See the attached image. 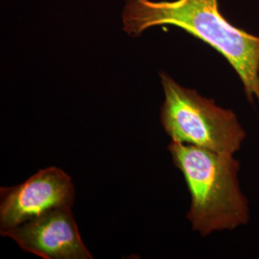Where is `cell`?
Masks as SVG:
<instances>
[{"label": "cell", "instance_id": "cell-1", "mask_svg": "<svg viewBox=\"0 0 259 259\" xmlns=\"http://www.w3.org/2000/svg\"><path fill=\"white\" fill-rule=\"evenodd\" d=\"M122 23L132 37L155 26L183 29L219 52L240 78L249 103L259 104V37L226 19L218 0H126Z\"/></svg>", "mask_w": 259, "mask_h": 259}, {"label": "cell", "instance_id": "cell-2", "mask_svg": "<svg viewBox=\"0 0 259 259\" xmlns=\"http://www.w3.org/2000/svg\"><path fill=\"white\" fill-rule=\"evenodd\" d=\"M167 148L190 193L186 217L193 231L205 237L248 225L250 204L239 185L240 161L234 155L174 140Z\"/></svg>", "mask_w": 259, "mask_h": 259}, {"label": "cell", "instance_id": "cell-3", "mask_svg": "<svg viewBox=\"0 0 259 259\" xmlns=\"http://www.w3.org/2000/svg\"><path fill=\"white\" fill-rule=\"evenodd\" d=\"M164 93L160 123L171 140L222 154L235 155L246 139L236 113L159 73Z\"/></svg>", "mask_w": 259, "mask_h": 259}, {"label": "cell", "instance_id": "cell-4", "mask_svg": "<svg viewBox=\"0 0 259 259\" xmlns=\"http://www.w3.org/2000/svg\"><path fill=\"white\" fill-rule=\"evenodd\" d=\"M71 178L58 167L39 170L20 185L0 189V233L58 208L71 207Z\"/></svg>", "mask_w": 259, "mask_h": 259}, {"label": "cell", "instance_id": "cell-5", "mask_svg": "<svg viewBox=\"0 0 259 259\" xmlns=\"http://www.w3.org/2000/svg\"><path fill=\"white\" fill-rule=\"evenodd\" d=\"M1 235L17 242L22 250L42 258H93L80 236L71 207L42 214Z\"/></svg>", "mask_w": 259, "mask_h": 259}, {"label": "cell", "instance_id": "cell-6", "mask_svg": "<svg viewBox=\"0 0 259 259\" xmlns=\"http://www.w3.org/2000/svg\"><path fill=\"white\" fill-rule=\"evenodd\" d=\"M258 78H259V72H258Z\"/></svg>", "mask_w": 259, "mask_h": 259}]
</instances>
